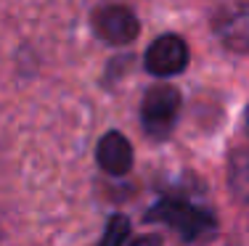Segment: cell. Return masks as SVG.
Instances as JSON below:
<instances>
[{
    "label": "cell",
    "mask_w": 249,
    "mask_h": 246,
    "mask_svg": "<svg viewBox=\"0 0 249 246\" xmlns=\"http://www.w3.org/2000/svg\"><path fill=\"white\" fill-rule=\"evenodd\" d=\"M217 34L228 48L249 50V0H239L217 21Z\"/></svg>",
    "instance_id": "obj_6"
},
{
    "label": "cell",
    "mask_w": 249,
    "mask_h": 246,
    "mask_svg": "<svg viewBox=\"0 0 249 246\" xmlns=\"http://www.w3.org/2000/svg\"><path fill=\"white\" fill-rule=\"evenodd\" d=\"M146 220L151 222H164L170 225L183 241H199L215 230V217L212 212L196 207L183 198H162L146 212Z\"/></svg>",
    "instance_id": "obj_1"
},
{
    "label": "cell",
    "mask_w": 249,
    "mask_h": 246,
    "mask_svg": "<svg viewBox=\"0 0 249 246\" xmlns=\"http://www.w3.org/2000/svg\"><path fill=\"white\" fill-rule=\"evenodd\" d=\"M180 114V93L170 85H154L141 103V125L154 140H162L173 132Z\"/></svg>",
    "instance_id": "obj_2"
},
{
    "label": "cell",
    "mask_w": 249,
    "mask_h": 246,
    "mask_svg": "<svg viewBox=\"0 0 249 246\" xmlns=\"http://www.w3.org/2000/svg\"><path fill=\"white\" fill-rule=\"evenodd\" d=\"M188 66V45L178 34H162L146 50V69L154 77H173Z\"/></svg>",
    "instance_id": "obj_3"
},
{
    "label": "cell",
    "mask_w": 249,
    "mask_h": 246,
    "mask_svg": "<svg viewBox=\"0 0 249 246\" xmlns=\"http://www.w3.org/2000/svg\"><path fill=\"white\" fill-rule=\"evenodd\" d=\"M130 246H162V238L159 236H141V238H135Z\"/></svg>",
    "instance_id": "obj_9"
},
{
    "label": "cell",
    "mask_w": 249,
    "mask_h": 246,
    "mask_svg": "<svg viewBox=\"0 0 249 246\" xmlns=\"http://www.w3.org/2000/svg\"><path fill=\"white\" fill-rule=\"evenodd\" d=\"M228 185L236 193V198H241L249 204V146L236 148L228 159Z\"/></svg>",
    "instance_id": "obj_7"
},
{
    "label": "cell",
    "mask_w": 249,
    "mask_h": 246,
    "mask_svg": "<svg viewBox=\"0 0 249 246\" xmlns=\"http://www.w3.org/2000/svg\"><path fill=\"white\" fill-rule=\"evenodd\" d=\"M127 238H130V220L124 214H114L109 220V225H106L104 238H101L98 246H124Z\"/></svg>",
    "instance_id": "obj_8"
},
{
    "label": "cell",
    "mask_w": 249,
    "mask_h": 246,
    "mask_svg": "<svg viewBox=\"0 0 249 246\" xmlns=\"http://www.w3.org/2000/svg\"><path fill=\"white\" fill-rule=\"evenodd\" d=\"M93 29L104 43L111 45H127L138 37V19L124 5H104L93 14Z\"/></svg>",
    "instance_id": "obj_4"
},
{
    "label": "cell",
    "mask_w": 249,
    "mask_h": 246,
    "mask_svg": "<svg viewBox=\"0 0 249 246\" xmlns=\"http://www.w3.org/2000/svg\"><path fill=\"white\" fill-rule=\"evenodd\" d=\"M96 159H98V167L104 169V172L124 175L133 167V146H130V140L124 138L122 132L111 130L98 140Z\"/></svg>",
    "instance_id": "obj_5"
}]
</instances>
